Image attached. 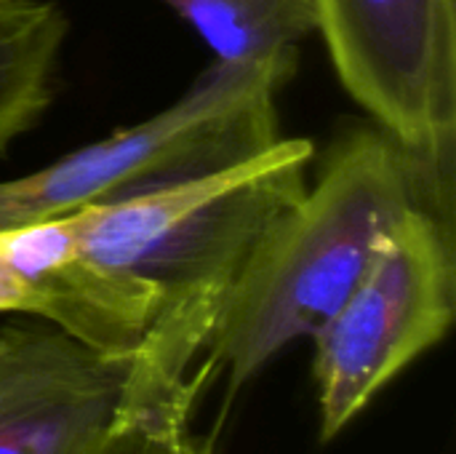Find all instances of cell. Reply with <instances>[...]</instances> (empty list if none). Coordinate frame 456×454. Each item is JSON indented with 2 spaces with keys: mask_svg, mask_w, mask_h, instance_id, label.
Wrapping results in <instances>:
<instances>
[{
  "mask_svg": "<svg viewBox=\"0 0 456 454\" xmlns=\"http://www.w3.org/2000/svg\"><path fill=\"white\" fill-rule=\"evenodd\" d=\"M67 32L51 0H0V155L51 107Z\"/></svg>",
  "mask_w": 456,
  "mask_h": 454,
  "instance_id": "cell-8",
  "label": "cell"
},
{
  "mask_svg": "<svg viewBox=\"0 0 456 454\" xmlns=\"http://www.w3.org/2000/svg\"><path fill=\"white\" fill-rule=\"evenodd\" d=\"M211 48L216 64L297 67L299 43L318 32L315 0H160Z\"/></svg>",
  "mask_w": 456,
  "mask_h": 454,
  "instance_id": "cell-9",
  "label": "cell"
},
{
  "mask_svg": "<svg viewBox=\"0 0 456 454\" xmlns=\"http://www.w3.org/2000/svg\"><path fill=\"white\" fill-rule=\"evenodd\" d=\"M454 316L452 222L417 206L363 281L313 334L321 442L337 439L382 388L436 348Z\"/></svg>",
  "mask_w": 456,
  "mask_h": 454,
  "instance_id": "cell-5",
  "label": "cell"
},
{
  "mask_svg": "<svg viewBox=\"0 0 456 454\" xmlns=\"http://www.w3.org/2000/svg\"><path fill=\"white\" fill-rule=\"evenodd\" d=\"M24 310H27L24 289L13 276V270L5 265V260L0 257V313H24Z\"/></svg>",
  "mask_w": 456,
  "mask_h": 454,
  "instance_id": "cell-11",
  "label": "cell"
},
{
  "mask_svg": "<svg viewBox=\"0 0 456 454\" xmlns=\"http://www.w3.org/2000/svg\"><path fill=\"white\" fill-rule=\"evenodd\" d=\"M190 412L182 404L120 409L91 454H214L211 439L190 431Z\"/></svg>",
  "mask_w": 456,
  "mask_h": 454,
  "instance_id": "cell-10",
  "label": "cell"
},
{
  "mask_svg": "<svg viewBox=\"0 0 456 454\" xmlns=\"http://www.w3.org/2000/svg\"><path fill=\"white\" fill-rule=\"evenodd\" d=\"M131 356L99 353L51 324L3 326L0 454L94 452L120 415Z\"/></svg>",
  "mask_w": 456,
  "mask_h": 454,
  "instance_id": "cell-6",
  "label": "cell"
},
{
  "mask_svg": "<svg viewBox=\"0 0 456 454\" xmlns=\"http://www.w3.org/2000/svg\"><path fill=\"white\" fill-rule=\"evenodd\" d=\"M417 206L414 174L390 136L377 126L342 134L318 179L273 219L232 276L203 375L224 372L232 401L283 348L313 340Z\"/></svg>",
  "mask_w": 456,
  "mask_h": 454,
  "instance_id": "cell-1",
  "label": "cell"
},
{
  "mask_svg": "<svg viewBox=\"0 0 456 454\" xmlns=\"http://www.w3.org/2000/svg\"><path fill=\"white\" fill-rule=\"evenodd\" d=\"M310 139H278L230 166L86 206L77 249L91 262L150 284L160 313L222 297L273 219L307 190ZM155 316V318H158Z\"/></svg>",
  "mask_w": 456,
  "mask_h": 454,
  "instance_id": "cell-2",
  "label": "cell"
},
{
  "mask_svg": "<svg viewBox=\"0 0 456 454\" xmlns=\"http://www.w3.org/2000/svg\"><path fill=\"white\" fill-rule=\"evenodd\" d=\"M0 257L24 289V316L43 318L99 353L131 356L160 310L150 284L80 254L75 214L0 230Z\"/></svg>",
  "mask_w": 456,
  "mask_h": 454,
  "instance_id": "cell-7",
  "label": "cell"
},
{
  "mask_svg": "<svg viewBox=\"0 0 456 454\" xmlns=\"http://www.w3.org/2000/svg\"><path fill=\"white\" fill-rule=\"evenodd\" d=\"M297 67L216 64L158 115L0 182V230L198 177L281 139L278 94Z\"/></svg>",
  "mask_w": 456,
  "mask_h": 454,
  "instance_id": "cell-3",
  "label": "cell"
},
{
  "mask_svg": "<svg viewBox=\"0 0 456 454\" xmlns=\"http://www.w3.org/2000/svg\"><path fill=\"white\" fill-rule=\"evenodd\" d=\"M342 88L406 158L419 201L452 222L456 0H315Z\"/></svg>",
  "mask_w": 456,
  "mask_h": 454,
  "instance_id": "cell-4",
  "label": "cell"
}]
</instances>
